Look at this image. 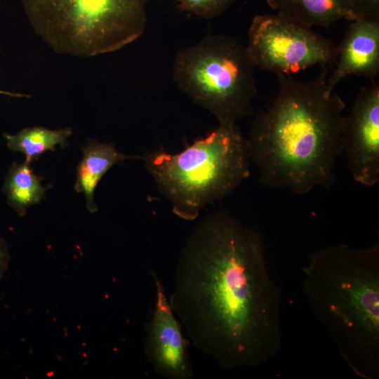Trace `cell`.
Wrapping results in <instances>:
<instances>
[{"instance_id": "cell-1", "label": "cell", "mask_w": 379, "mask_h": 379, "mask_svg": "<svg viewBox=\"0 0 379 379\" xmlns=\"http://www.w3.org/2000/svg\"><path fill=\"white\" fill-rule=\"evenodd\" d=\"M261 234L228 212L208 214L178 259L169 305L198 350L225 370L274 359L282 343L281 293Z\"/></svg>"}, {"instance_id": "cell-2", "label": "cell", "mask_w": 379, "mask_h": 379, "mask_svg": "<svg viewBox=\"0 0 379 379\" xmlns=\"http://www.w3.org/2000/svg\"><path fill=\"white\" fill-rule=\"evenodd\" d=\"M321 69L307 82L277 75L278 95L252 121L247 143L264 186L304 194L335 180L345 105L327 88L328 66Z\"/></svg>"}, {"instance_id": "cell-3", "label": "cell", "mask_w": 379, "mask_h": 379, "mask_svg": "<svg viewBox=\"0 0 379 379\" xmlns=\"http://www.w3.org/2000/svg\"><path fill=\"white\" fill-rule=\"evenodd\" d=\"M302 293L351 369L379 378V244H338L310 254Z\"/></svg>"}, {"instance_id": "cell-4", "label": "cell", "mask_w": 379, "mask_h": 379, "mask_svg": "<svg viewBox=\"0 0 379 379\" xmlns=\"http://www.w3.org/2000/svg\"><path fill=\"white\" fill-rule=\"evenodd\" d=\"M142 159L173 213L185 220L230 196L249 177L251 163L247 139L236 124H219L178 153L159 149Z\"/></svg>"}, {"instance_id": "cell-5", "label": "cell", "mask_w": 379, "mask_h": 379, "mask_svg": "<svg viewBox=\"0 0 379 379\" xmlns=\"http://www.w3.org/2000/svg\"><path fill=\"white\" fill-rule=\"evenodd\" d=\"M36 34L55 52L112 53L144 33L149 0H21Z\"/></svg>"}, {"instance_id": "cell-6", "label": "cell", "mask_w": 379, "mask_h": 379, "mask_svg": "<svg viewBox=\"0 0 379 379\" xmlns=\"http://www.w3.org/2000/svg\"><path fill=\"white\" fill-rule=\"evenodd\" d=\"M255 68L239 39L208 34L176 53L173 78L181 91L219 124H236L253 113L258 93Z\"/></svg>"}, {"instance_id": "cell-7", "label": "cell", "mask_w": 379, "mask_h": 379, "mask_svg": "<svg viewBox=\"0 0 379 379\" xmlns=\"http://www.w3.org/2000/svg\"><path fill=\"white\" fill-rule=\"evenodd\" d=\"M246 46L255 67L276 75L331 65L336 47L312 28L278 13L253 18Z\"/></svg>"}, {"instance_id": "cell-8", "label": "cell", "mask_w": 379, "mask_h": 379, "mask_svg": "<svg viewBox=\"0 0 379 379\" xmlns=\"http://www.w3.org/2000/svg\"><path fill=\"white\" fill-rule=\"evenodd\" d=\"M343 152L354 180L364 187L379 181V85L362 88L344 117Z\"/></svg>"}, {"instance_id": "cell-9", "label": "cell", "mask_w": 379, "mask_h": 379, "mask_svg": "<svg viewBox=\"0 0 379 379\" xmlns=\"http://www.w3.org/2000/svg\"><path fill=\"white\" fill-rule=\"evenodd\" d=\"M156 301L152 319L146 326L145 355L154 371L170 379H191V365L187 342L180 324L166 298L162 280L151 272Z\"/></svg>"}, {"instance_id": "cell-10", "label": "cell", "mask_w": 379, "mask_h": 379, "mask_svg": "<svg viewBox=\"0 0 379 379\" xmlns=\"http://www.w3.org/2000/svg\"><path fill=\"white\" fill-rule=\"evenodd\" d=\"M327 79V88L334 87L346 77H363L371 82L379 74V21L356 19L351 21L338 46L335 47Z\"/></svg>"}, {"instance_id": "cell-11", "label": "cell", "mask_w": 379, "mask_h": 379, "mask_svg": "<svg viewBox=\"0 0 379 379\" xmlns=\"http://www.w3.org/2000/svg\"><path fill=\"white\" fill-rule=\"evenodd\" d=\"M84 155L77 170L74 189L84 194L91 213L98 211L94 201L95 187L113 166L135 157L119 152L114 144L91 141L83 148Z\"/></svg>"}, {"instance_id": "cell-12", "label": "cell", "mask_w": 379, "mask_h": 379, "mask_svg": "<svg viewBox=\"0 0 379 379\" xmlns=\"http://www.w3.org/2000/svg\"><path fill=\"white\" fill-rule=\"evenodd\" d=\"M284 17L312 28L328 27L339 20H356L344 0H266Z\"/></svg>"}, {"instance_id": "cell-13", "label": "cell", "mask_w": 379, "mask_h": 379, "mask_svg": "<svg viewBox=\"0 0 379 379\" xmlns=\"http://www.w3.org/2000/svg\"><path fill=\"white\" fill-rule=\"evenodd\" d=\"M46 189L27 161L13 164L4 185L8 204L19 215H24L28 207L39 203L44 197Z\"/></svg>"}, {"instance_id": "cell-14", "label": "cell", "mask_w": 379, "mask_h": 379, "mask_svg": "<svg viewBox=\"0 0 379 379\" xmlns=\"http://www.w3.org/2000/svg\"><path fill=\"white\" fill-rule=\"evenodd\" d=\"M72 133L70 128L49 130L41 126L25 128L15 135L6 134L5 139L9 149L20 152L31 163L55 146L62 147L67 145V138Z\"/></svg>"}, {"instance_id": "cell-15", "label": "cell", "mask_w": 379, "mask_h": 379, "mask_svg": "<svg viewBox=\"0 0 379 379\" xmlns=\"http://www.w3.org/2000/svg\"><path fill=\"white\" fill-rule=\"evenodd\" d=\"M178 7L191 15L205 19L214 18L228 8L235 0H173Z\"/></svg>"}, {"instance_id": "cell-16", "label": "cell", "mask_w": 379, "mask_h": 379, "mask_svg": "<svg viewBox=\"0 0 379 379\" xmlns=\"http://www.w3.org/2000/svg\"><path fill=\"white\" fill-rule=\"evenodd\" d=\"M356 19L379 21V0H344Z\"/></svg>"}, {"instance_id": "cell-17", "label": "cell", "mask_w": 379, "mask_h": 379, "mask_svg": "<svg viewBox=\"0 0 379 379\" xmlns=\"http://www.w3.org/2000/svg\"><path fill=\"white\" fill-rule=\"evenodd\" d=\"M10 255L5 240L0 238V279L8 269Z\"/></svg>"}, {"instance_id": "cell-18", "label": "cell", "mask_w": 379, "mask_h": 379, "mask_svg": "<svg viewBox=\"0 0 379 379\" xmlns=\"http://www.w3.org/2000/svg\"><path fill=\"white\" fill-rule=\"evenodd\" d=\"M0 93H1V94H6V95H11V96H17V97H24V96H26L25 95H23V94L13 93L4 92V91H0Z\"/></svg>"}]
</instances>
